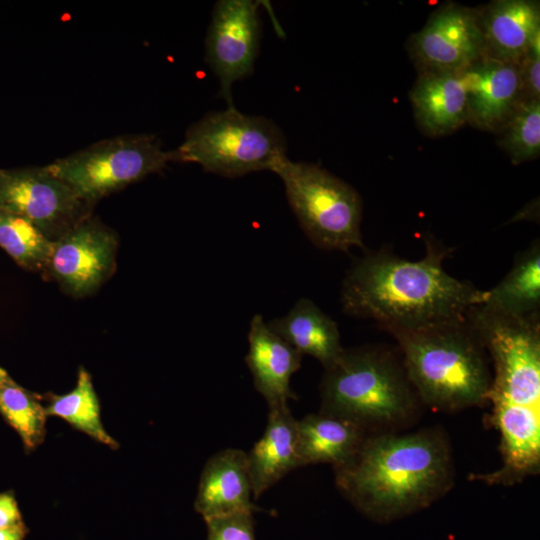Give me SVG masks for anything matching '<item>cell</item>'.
Returning <instances> with one entry per match:
<instances>
[{"label": "cell", "mask_w": 540, "mask_h": 540, "mask_svg": "<svg viewBox=\"0 0 540 540\" xmlns=\"http://www.w3.org/2000/svg\"><path fill=\"white\" fill-rule=\"evenodd\" d=\"M118 238L91 216L53 242L45 270L74 297L95 292L115 268Z\"/></svg>", "instance_id": "12"}, {"label": "cell", "mask_w": 540, "mask_h": 540, "mask_svg": "<svg viewBox=\"0 0 540 540\" xmlns=\"http://www.w3.org/2000/svg\"><path fill=\"white\" fill-rule=\"evenodd\" d=\"M259 1L219 0L205 39V61L220 83L219 95L232 107V85L248 77L259 52Z\"/></svg>", "instance_id": "10"}, {"label": "cell", "mask_w": 540, "mask_h": 540, "mask_svg": "<svg viewBox=\"0 0 540 540\" xmlns=\"http://www.w3.org/2000/svg\"><path fill=\"white\" fill-rule=\"evenodd\" d=\"M268 325L301 355L317 359L324 369L344 351L337 323L310 299H299L286 315Z\"/></svg>", "instance_id": "19"}, {"label": "cell", "mask_w": 540, "mask_h": 540, "mask_svg": "<svg viewBox=\"0 0 540 540\" xmlns=\"http://www.w3.org/2000/svg\"><path fill=\"white\" fill-rule=\"evenodd\" d=\"M392 336L423 406L453 412L488 402L491 360L469 315Z\"/></svg>", "instance_id": "4"}, {"label": "cell", "mask_w": 540, "mask_h": 540, "mask_svg": "<svg viewBox=\"0 0 540 540\" xmlns=\"http://www.w3.org/2000/svg\"><path fill=\"white\" fill-rule=\"evenodd\" d=\"M25 534V527L20 523L9 528L0 529V540H23Z\"/></svg>", "instance_id": "29"}, {"label": "cell", "mask_w": 540, "mask_h": 540, "mask_svg": "<svg viewBox=\"0 0 540 540\" xmlns=\"http://www.w3.org/2000/svg\"><path fill=\"white\" fill-rule=\"evenodd\" d=\"M170 151L150 134L122 135L97 142L47 165L75 194L93 205L99 199L162 171Z\"/></svg>", "instance_id": "8"}, {"label": "cell", "mask_w": 540, "mask_h": 540, "mask_svg": "<svg viewBox=\"0 0 540 540\" xmlns=\"http://www.w3.org/2000/svg\"><path fill=\"white\" fill-rule=\"evenodd\" d=\"M478 307L486 312L510 316H540V243L533 241L519 253L505 277L484 291Z\"/></svg>", "instance_id": "21"}, {"label": "cell", "mask_w": 540, "mask_h": 540, "mask_svg": "<svg viewBox=\"0 0 540 540\" xmlns=\"http://www.w3.org/2000/svg\"><path fill=\"white\" fill-rule=\"evenodd\" d=\"M286 149L285 136L272 120L243 114L232 106L191 125L170 155L171 161L196 163L207 172L236 178L272 171L287 157Z\"/></svg>", "instance_id": "5"}, {"label": "cell", "mask_w": 540, "mask_h": 540, "mask_svg": "<svg viewBox=\"0 0 540 540\" xmlns=\"http://www.w3.org/2000/svg\"><path fill=\"white\" fill-rule=\"evenodd\" d=\"M449 253L433 239L417 261L385 249L365 252L343 280V312L372 320L391 335L467 318L484 290L446 272Z\"/></svg>", "instance_id": "1"}, {"label": "cell", "mask_w": 540, "mask_h": 540, "mask_svg": "<svg viewBox=\"0 0 540 540\" xmlns=\"http://www.w3.org/2000/svg\"><path fill=\"white\" fill-rule=\"evenodd\" d=\"M415 120L430 137L450 134L467 124L462 71H420L409 92Z\"/></svg>", "instance_id": "17"}, {"label": "cell", "mask_w": 540, "mask_h": 540, "mask_svg": "<svg viewBox=\"0 0 540 540\" xmlns=\"http://www.w3.org/2000/svg\"><path fill=\"white\" fill-rule=\"evenodd\" d=\"M262 437L247 453L252 496L258 499L292 470L301 467L297 420L288 404L270 406Z\"/></svg>", "instance_id": "18"}, {"label": "cell", "mask_w": 540, "mask_h": 540, "mask_svg": "<svg viewBox=\"0 0 540 540\" xmlns=\"http://www.w3.org/2000/svg\"><path fill=\"white\" fill-rule=\"evenodd\" d=\"M45 409L47 416L65 420L110 448L118 447L116 440L102 424L99 400L91 376L85 368H79L76 386L66 394L52 395Z\"/></svg>", "instance_id": "22"}, {"label": "cell", "mask_w": 540, "mask_h": 540, "mask_svg": "<svg viewBox=\"0 0 540 540\" xmlns=\"http://www.w3.org/2000/svg\"><path fill=\"white\" fill-rule=\"evenodd\" d=\"M492 363V418H540V316L469 314Z\"/></svg>", "instance_id": "6"}, {"label": "cell", "mask_w": 540, "mask_h": 540, "mask_svg": "<svg viewBox=\"0 0 540 540\" xmlns=\"http://www.w3.org/2000/svg\"><path fill=\"white\" fill-rule=\"evenodd\" d=\"M248 344L245 361L253 384L268 407L297 399L290 388V379L301 367L303 355L277 335L260 314L251 319Z\"/></svg>", "instance_id": "15"}, {"label": "cell", "mask_w": 540, "mask_h": 540, "mask_svg": "<svg viewBox=\"0 0 540 540\" xmlns=\"http://www.w3.org/2000/svg\"><path fill=\"white\" fill-rule=\"evenodd\" d=\"M498 145L514 165L540 155V100L522 99L497 131Z\"/></svg>", "instance_id": "25"}, {"label": "cell", "mask_w": 540, "mask_h": 540, "mask_svg": "<svg viewBox=\"0 0 540 540\" xmlns=\"http://www.w3.org/2000/svg\"><path fill=\"white\" fill-rule=\"evenodd\" d=\"M484 57L517 65L540 40V3L494 0L478 7Z\"/></svg>", "instance_id": "14"}, {"label": "cell", "mask_w": 540, "mask_h": 540, "mask_svg": "<svg viewBox=\"0 0 540 540\" xmlns=\"http://www.w3.org/2000/svg\"><path fill=\"white\" fill-rule=\"evenodd\" d=\"M467 124L497 133L522 98L518 66L482 57L462 70Z\"/></svg>", "instance_id": "13"}, {"label": "cell", "mask_w": 540, "mask_h": 540, "mask_svg": "<svg viewBox=\"0 0 540 540\" xmlns=\"http://www.w3.org/2000/svg\"><path fill=\"white\" fill-rule=\"evenodd\" d=\"M368 433L359 425L318 412L297 420V446L301 466L331 464L349 460Z\"/></svg>", "instance_id": "20"}, {"label": "cell", "mask_w": 540, "mask_h": 540, "mask_svg": "<svg viewBox=\"0 0 540 540\" xmlns=\"http://www.w3.org/2000/svg\"><path fill=\"white\" fill-rule=\"evenodd\" d=\"M333 469L342 495L382 523L428 507L454 483L450 444L439 428L368 434L354 455Z\"/></svg>", "instance_id": "2"}, {"label": "cell", "mask_w": 540, "mask_h": 540, "mask_svg": "<svg viewBox=\"0 0 540 540\" xmlns=\"http://www.w3.org/2000/svg\"><path fill=\"white\" fill-rule=\"evenodd\" d=\"M319 412L349 420L368 434L401 432L423 406L399 350L364 345L344 349L324 369Z\"/></svg>", "instance_id": "3"}, {"label": "cell", "mask_w": 540, "mask_h": 540, "mask_svg": "<svg viewBox=\"0 0 540 540\" xmlns=\"http://www.w3.org/2000/svg\"><path fill=\"white\" fill-rule=\"evenodd\" d=\"M0 413L16 430L27 449H34L45 436L47 413L40 399L12 379L0 383Z\"/></svg>", "instance_id": "24"}, {"label": "cell", "mask_w": 540, "mask_h": 540, "mask_svg": "<svg viewBox=\"0 0 540 540\" xmlns=\"http://www.w3.org/2000/svg\"><path fill=\"white\" fill-rule=\"evenodd\" d=\"M408 51L418 72L466 69L484 57L478 7L451 1L438 6L410 36Z\"/></svg>", "instance_id": "11"}, {"label": "cell", "mask_w": 540, "mask_h": 540, "mask_svg": "<svg viewBox=\"0 0 540 540\" xmlns=\"http://www.w3.org/2000/svg\"><path fill=\"white\" fill-rule=\"evenodd\" d=\"M207 540H255L253 512H239L205 520Z\"/></svg>", "instance_id": "26"}, {"label": "cell", "mask_w": 540, "mask_h": 540, "mask_svg": "<svg viewBox=\"0 0 540 540\" xmlns=\"http://www.w3.org/2000/svg\"><path fill=\"white\" fill-rule=\"evenodd\" d=\"M9 379H11V377L2 367H0V383L8 381Z\"/></svg>", "instance_id": "30"}, {"label": "cell", "mask_w": 540, "mask_h": 540, "mask_svg": "<svg viewBox=\"0 0 540 540\" xmlns=\"http://www.w3.org/2000/svg\"><path fill=\"white\" fill-rule=\"evenodd\" d=\"M53 247L29 220L0 210V248L20 267L45 272Z\"/></svg>", "instance_id": "23"}, {"label": "cell", "mask_w": 540, "mask_h": 540, "mask_svg": "<svg viewBox=\"0 0 540 540\" xmlns=\"http://www.w3.org/2000/svg\"><path fill=\"white\" fill-rule=\"evenodd\" d=\"M21 514L15 498L10 494H0V529L20 524Z\"/></svg>", "instance_id": "28"}, {"label": "cell", "mask_w": 540, "mask_h": 540, "mask_svg": "<svg viewBox=\"0 0 540 540\" xmlns=\"http://www.w3.org/2000/svg\"><path fill=\"white\" fill-rule=\"evenodd\" d=\"M523 99L540 100V40L518 64Z\"/></svg>", "instance_id": "27"}, {"label": "cell", "mask_w": 540, "mask_h": 540, "mask_svg": "<svg viewBox=\"0 0 540 540\" xmlns=\"http://www.w3.org/2000/svg\"><path fill=\"white\" fill-rule=\"evenodd\" d=\"M91 209L47 166L0 169V210L29 220L53 242L90 217Z\"/></svg>", "instance_id": "9"}, {"label": "cell", "mask_w": 540, "mask_h": 540, "mask_svg": "<svg viewBox=\"0 0 540 540\" xmlns=\"http://www.w3.org/2000/svg\"><path fill=\"white\" fill-rule=\"evenodd\" d=\"M308 239L323 250L364 248L362 199L348 183L314 163L285 157L272 170Z\"/></svg>", "instance_id": "7"}, {"label": "cell", "mask_w": 540, "mask_h": 540, "mask_svg": "<svg viewBox=\"0 0 540 540\" xmlns=\"http://www.w3.org/2000/svg\"><path fill=\"white\" fill-rule=\"evenodd\" d=\"M247 453L227 448L212 455L202 470L195 509L204 520L259 510L252 502Z\"/></svg>", "instance_id": "16"}]
</instances>
